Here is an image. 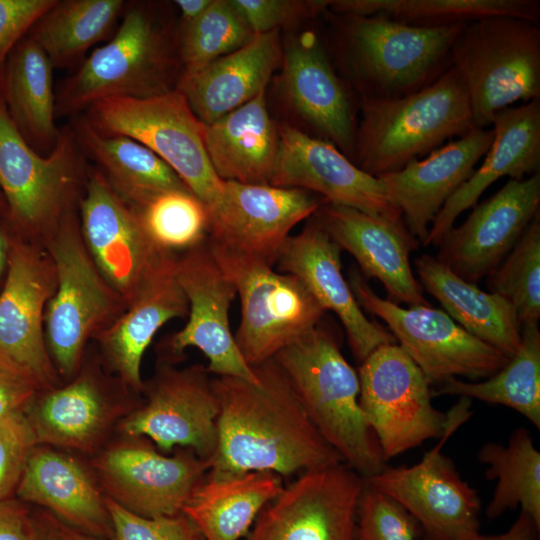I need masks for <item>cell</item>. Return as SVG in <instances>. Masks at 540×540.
I'll return each mask as SVG.
<instances>
[{
  "label": "cell",
  "mask_w": 540,
  "mask_h": 540,
  "mask_svg": "<svg viewBox=\"0 0 540 540\" xmlns=\"http://www.w3.org/2000/svg\"><path fill=\"white\" fill-rule=\"evenodd\" d=\"M253 369L256 381L212 377L219 415L207 475L268 471L289 477L344 463L312 424L275 360Z\"/></svg>",
  "instance_id": "6da1fadb"
},
{
  "label": "cell",
  "mask_w": 540,
  "mask_h": 540,
  "mask_svg": "<svg viewBox=\"0 0 540 540\" xmlns=\"http://www.w3.org/2000/svg\"><path fill=\"white\" fill-rule=\"evenodd\" d=\"M308 418L344 463L362 478L385 468L375 435L359 405L356 370L335 335L320 323L274 358Z\"/></svg>",
  "instance_id": "7a4b0ae2"
},
{
  "label": "cell",
  "mask_w": 540,
  "mask_h": 540,
  "mask_svg": "<svg viewBox=\"0 0 540 540\" xmlns=\"http://www.w3.org/2000/svg\"><path fill=\"white\" fill-rule=\"evenodd\" d=\"M353 163L379 177L474 129L465 85L448 68L434 82L393 99L360 100Z\"/></svg>",
  "instance_id": "3957f363"
},
{
  "label": "cell",
  "mask_w": 540,
  "mask_h": 540,
  "mask_svg": "<svg viewBox=\"0 0 540 540\" xmlns=\"http://www.w3.org/2000/svg\"><path fill=\"white\" fill-rule=\"evenodd\" d=\"M333 14L360 100L398 98L434 82L451 67L452 45L466 25L424 27L381 15Z\"/></svg>",
  "instance_id": "277c9868"
},
{
  "label": "cell",
  "mask_w": 540,
  "mask_h": 540,
  "mask_svg": "<svg viewBox=\"0 0 540 540\" xmlns=\"http://www.w3.org/2000/svg\"><path fill=\"white\" fill-rule=\"evenodd\" d=\"M468 93L474 128L491 127L495 114L517 101L540 99V27L511 16L466 24L450 53Z\"/></svg>",
  "instance_id": "5b68a950"
},
{
  "label": "cell",
  "mask_w": 540,
  "mask_h": 540,
  "mask_svg": "<svg viewBox=\"0 0 540 540\" xmlns=\"http://www.w3.org/2000/svg\"><path fill=\"white\" fill-rule=\"evenodd\" d=\"M174 59L167 34L145 7H125L114 35L61 84L56 117L74 116L110 98H148L172 91Z\"/></svg>",
  "instance_id": "8992f818"
},
{
  "label": "cell",
  "mask_w": 540,
  "mask_h": 540,
  "mask_svg": "<svg viewBox=\"0 0 540 540\" xmlns=\"http://www.w3.org/2000/svg\"><path fill=\"white\" fill-rule=\"evenodd\" d=\"M207 243L239 294L241 321L234 337L249 366L273 359L320 323L325 310L299 278L220 242Z\"/></svg>",
  "instance_id": "52a82bcc"
},
{
  "label": "cell",
  "mask_w": 540,
  "mask_h": 540,
  "mask_svg": "<svg viewBox=\"0 0 540 540\" xmlns=\"http://www.w3.org/2000/svg\"><path fill=\"white\" fill-rule=\"evenodd\" d=\"M99 132L124 135L165 161L210 210L224 181L215 173L203 142V123L178 89L148 98H110L86 110Z\"/></svg>",
  "instance_id": "ba28073f"
},
{
  "label": "cell",
  "mask_w": 540,
  "mask_h": 540,
  "mask_svg": "<svg viewBox=\"0 0 540 540\" xmlns=\"http://www.w3.org/2000/svg\"><path fill=\"white\" fill-rule=\"evenodd\" d=\"M72 128L60 130L48 155L31 148L0 107V192L6 220L18 235H51L64 216L82 168Z\"/></svg>",
  "instance_id": "9c48e42d"
},
{
  "label": "cell",
  "mask_w": 540,
  "mask_h": 540,
  "mask_svg": "<svg viewBox=\"0 0 540 540\" xmlns=\"http://www.w3.org/2000/svg\"><path fill=\"white\" fill-rule=\"evenodd\" d=\"M347 281L359 306L388 325L397 344L417 364L430 385H440L456 376L488 378L510 360L468 333L443 310L431 305L403 308L381 298L356 266L350 268Z\"/></svg>",
  "instance_id": "30bf717a"
},
{
  "label": "cell",
  "mask_w": 540,
  "mask_h": 540,
  "mask_svg": "<svg viewBox=\"0 0 540 540\" xmlns=\"http://www.w3.org/2000/svg\"><path fill=\"white\" fill-rule=\"evenodd\" d=\"M357 373L359 405L385 461L447 430L451 410L434 408L428 380L397 343L376 348Z\"/></svg>",
  "instance_id": "8fae6325"
},
{
  "label": "cell",
  "mask_w": 540,
  "mask_h": 540,
  "mask_svg": "<svg viewBox=\"0 0 540 540\" xmlns=\"http://www.w3.org/2000/svg\"><path fill=\"white\" fill-rule=\"evenodd\" d=\"M49 237L56 286L45 312V339L58 372L71 377L88 338L115 311L118 296L92 261L71 211Z\"/></svg>",
  "instance_id": "7c38bea8"
},
{
  "label": "cell",
  "mask_w": 540,
  "mask_h": 540,
  "mask_svg": "<svg viewBox=\"0 0 540 540\" xmlns=\"http://www.w3.org/2000/svg\"><path fill=\"white\" fill-rule=\"evenodd\" d=\"M471 401L460 398L439 443L412 466L384 468L364 478L402 505L416 520L425 540H470L479 533L480 500L461 479L453 462L441 453L452 433L471 415Z\"/></svg>",
  "instance_id": "4fadbf2b"
},
{
  "label": "cell",
  "mask_w": 540,
  "mask_h": 540,
  "mask_svg": "<svg viewBox=\"0 0 540 540\" xmlns=\"http://www.w3.org/2000/svg\"><path fill=\"white\" fill-rule=\"evenodd\" d=\"M105 496L143 517L173 516L205 479L209 461L190 448L164 455L145 437H127L104 449L93 461Z\"/></svg>",
  "instance_id": "5bb4252c"
},
{
  "label": "cell",
  "mask_w": 540,
  "mask_h": 540,
  "mask_svg": "<svg viewBox=\"0 0 540 540\" xmlns=\"http://www.w3.org/2000/svg\"><path fill=\"white\" fill-rule=\"evenodd\" d=\"M144 389L145 403L120 421L121 433L145 437L162 452L190 448L209 461L217 446L219 403L207 367L162 365Z\"/></svg>",
  "instance_id": "9a60e30c"
},
{
  "label": "cell",
  "mask_w": 540,
  "mask_h": 540,
  "mask_svg": "<svg viewBox=\"0 0 540 540\" xmlns=\"http://www.w3.org/2000/svg\"><path fill=\"white\" fill-rule=\"evenodd\" d=\"M362 486L345 463L301 473L264 506L246 540H355Z\"/></svg>",
  "instance_id": "2e32d148"
},
{
  "label": "cell",
  "mask_w": 540,
  "mask_h": 540,
  "mask_svg": "<svg viewBox=\"0 0 540 540\" xmlns=\"http://www.w3.org/2000/svg\"><path fill=\"white\" fill-rule=\"evenodd\" d=\"M85 188L80 201L83 242L102 278L128 305L169 252L154 245L136 212L99 170L88 174Z\"/></svg>",
  "instance_id": "e0dca14e"
},
{
  "label": "cell",
  "mask_w": 540,
  "mask_h": 540,
  "mask_svg": "<svg viewBox=\"0 0 540 540\" xmlns=\"http://www.w3.org/2000/svg\"><path fill=\"white\" fill-rule=\"evenodd\" d=\"M56 286L53 264L16 234L0 291V356L30 374L42 390L55 387L57 372L46 346L44 307Z\"/></svg>",
  "instance_id": "ac0fdd59"
},
{
  "label": "cell",
  "mask_w": 540,
  "mask_h": 540,
  "mask_svg": "<svg viewBox=\"0 0 540 540\" xmlns=\"http://www.w3.org/2000/svg\"><path fill=\"white\" fill-rule=\"evenodd\" d=\"M176 276L188 301V321L167 341L168 354L180 357L187 347H196L207 357L210 374L256 381L230 329L229 310L236 289L207 241L177 259Z\"/></svg>",
  "instance_id": "d6986e66"
},
{
  "label": "cell",
  "mask_w": 540,
  "mask_h": 540,
  "mask_svg": "<svg viewBox=\"0 0 540 540\" xmlns=\"http://www.w3.org/2000/svg\"><path fill=\"white\" fill-rule=\"evenodd\" d=\"M472 209L461 225L443 236L435 258L461 279L477 284L501 264L540 213V172L509 179Z\"/></svg>",
  "instance_id": "ffe728a7"
},
{
  "label": "cell",
  "mask_w": 540,
  "mask_h": 540,
  "mask_svg": "<svg viewBox=\"0 0 540 540\" xmlns=\"http://www.w3.org/2000/svg\"><path fill=\"white\" fill-rule=\"evenodd\" d=\"M326 202L302 189L224 181L209 239L273 266L292 228Z\"/></svg>",
  "instance_id": "44dd1931"
},
{
  "label": "cell",
  "mask_w": 540,
  "mask_h": 540,
  "mask_svg": "<svg viewBox=\"0 0 540 540\" xmlns=\"http://www.w3.org/2000/svg\"><path fill=\"white\" fill-rule=\"evenodd\" d=\"M270 185L320 194L328 203L403 220L377 177L356 166L332 143L282 125Z\"/></svg>",
  "instance_id": "7402d4cb"
},
{
  "label": "cell",
  "mask_w": 540,
  "mask_h": 540,
  "mask_svg": "<svg viewBox=\"0 0 540 540\" xmlns=\"http://www.w3.org/2000/svg\"><path fill=\"white\" fill-rule=\"evenodd\" d=\"M314 215L340 249L356 259L361 272L382 283L388 300L408 306L431 305L410 265V254L420 241L403 220L328 202Z\"/></svg>",
  "instance_id": "603a6c76"
},
{
  "label": "cell",
  "mask_w": 540,
  "mask_h": 540,
  "mask_svg": "<svg viewBox=\"0 0 540 540\" xmlns=\"http://www.w3.org/2000/svg\"><path fill=\"white\" fill-rule=\"evenodd\" d=\"M340 252L313 214L300 233L287 239L276 263L280 272L299 278L325 311L337 315L353 356L361 363L376 348L397 341L364 314L342 274Z\"/></svg>",
  "instance_id": "cb8c5ba5"
},
{
  "label": "cell",
  "mask_w": 540,
  "mask_h": 540,
  "mask_svg": "<svg viewBox=\"0 0 540 540\" xmlns=\"http://www.w3.org/2000/svg\"><path fill=\"white\" fill-rule=\"evenodd\" d=\"M493 139L492 128H474L402 169L381 175L391 202L421 243L446 201L470 177Z\"/></svg>",
  "instance_id": "d4e9b609"
},
{
  "label": "cell",
  "mask_w": 540,
  "mask_h": 540,
  "mask_svg": "<svg viewBox=\"0 0 540 540\" xmlns=\"http://www.w3.org/2000/svg\"><path fill=\"white\" fill-rule=\"evenodd\" d=\"M282 76L296 112L353 162L357 129L353 103L316 33L303 32L288 44Z\"/></svg>",
  "instance_id": "484cf974"
},
{
  "label": "cell",
  "mask_w": 540,
  "mask_h": 540,
  "mask_svg": "<svg viewBox=\"0 0 540 540\" xmlns=\"http://www.w3.org/2000/svg\"><path fill=\"white\" fill-rule=\"evenodd\" d=\"M491 128L493 139L482 164L443 205L423 246L437 247L456 219L500 178L521 180L540 172V99L499 111Z\"/></svg>",
  "instance_id": "4316f807"
},
{
  "label": "cell",
  "mask_w": 540,
  "mask_h": 540,
  "mask_svg": "<svg viewBox=\"0 0 540 540\" xmlns=\"http://www.w3.org/2000/svg\"><path fill=\"white\" fill-rule=\"evenodd\" d=\"M15 493L21 501L43 507L75 529L112 539L105 495L90 472L66 453L47 445L34 446Z\"/></svg>",
  "instance_id": "83f0119b"
},
{
  "label": "cell",
  "mask_w": 540,
  "mask_h": 540,
  "mask_svg": "<svg viewBox=\"0 0 540 540\" xmlns=\"http://www.w3.org/2000/svg\"><path fill=\"white\" fill-rule=\"evenodd\" d=\"M176 261L169 253L142 284L124 314L99 336L109 364L136 392L144 389L141 363L153 337L169 320L188 314V301L176 276Z\"/></svg>",
  "instance_id": "f1b7e54d"
},
{
  "label": "cell",
  "mask_w": 540,
  "mask_h": 540,
  "mask_svg": "<svg viewBox=\"0 0 540 540\" xmlns=\"http://www.w3.org/2000/svg\"><path fill=\"white\" fill-rule=\"evenodd\" d=\"M282 58L278 30L255 34L249 42L181 78L177 88L203 124H210L265 91Z\"/></svg>",
  "instance_id": "f546056e"
},
{
  "label": "cell",
  "mask_w": 540,
  "mask_h": 540,
  "mask_svg": "<svg viewBox=\"0 0 540 540\" xmlns=\"http://www.w3.org/2000/svg\"><path fill=\"white\" fill-rule=\"evenodd\" d=\"M37 394L24 413L37 445L93 452L118 414V407L90 374Z\"/></svg>",
  "instance_id": "4dcf8cb0"
},
{
  "label": "cell",
  "mask_w": 540,
  "mask_h": 540,
  "mask_svg": "<svg viewBox=\"0 0 540 540\" xmlns=\"http://www.w3.org/2000/svg\"><path fill=\"white\" fill-rule=\"evenodd\" d=\"M203 142L221 180L270 185L278 133L268 114L265 91L216 121L203 124Z\"/></svg>",
  "instance_id": "1f68e13d"
},
{
  "label": "cell",
  "mask_w": 540,
  "mask_h": 540,
  "mask_svg": "<svg viewBox=\"0 0 540 540\" xmlns=\"http://www.w3.org/2000/svg\"><path fill=\"white\" fill-rule=\"evenodd\" d=\"M419 283L464 330L511 358L521 343V324L513 306L498 294L485 292L423 254L415 262Z\"/></svg>",
  "instance_id": "d6a6232c"
},
{
  "label": "cell",
  "mask_w": 540,
  "mask_h": 540,
  "mask_svg": "<svg viewBox=\"0 0 540 540\" xmlns=\"http://www.w3.org/2000/svg\"><path fill=\"white\" fill-rule=\"evenodd\" d=\"M53 69L46 53L26 35L0 72L8 116L28 145L41 155L52 151L60 133L55 123Z\"/></svg>",
  "instance_id": "836d02e7"
},
{
  "label": "cell",
  "mask_w": 540,
  "mask_h": 540,
  "mask_svg": "<svg viewBox=\"0 0 540 540\" xmlns=\"http://www.w3.org/2000/svg\"><path fill=\"white\" fill-rule=\"evenodd\" d=\"M72 126L83 155L99 166L111 188L132 209L162 192L189 190L165 161L138 141L101 133L85 116H75Z\"/></svg>",
  "instance_id": "e575fe53"
},
{
  "label": "cell",
  "mask_w": 540,
  "mask_h": 540,
  "mask_svg": "<svg viewBox=\"0 0 540 540\" xmlns=\"http://www.w3.org/2000/svg\"><path fill=\"white\" fill-rule=\"evenodd\" d=\"M283 487L282 477L268 471L224 477L206 475L182 512L203 540H240L248 535L261 510Z\"/></svg>",
  "instance_id": "d590c367"
},
{
  "label": "cell",
  "mask_w": 540,
  "mask_h": 540,
  "mask_svg": "<svg viewBox=\"0 0 540 540\" xmlns=\"http://www.w3.org/2000/svg\"><path fill=\"white\" fill-rule=\"evenodd\" d=\"M125 7L123 0H56L27 35L54 68L70 67L109 38Z\"/></svg>",
  "instance_id": "8d00e7d4"
},
{
  "label": "cell",
  "mask_w": 540,
  "mask_h": 540,
  "mask_svg": "<svg viewBox=\"0 0 540 540\" xmlns=\"http://www.w3.org/2000/svg\"><path fill=\"white\" fill-rule=\"evenodd\" d=\"M327 9L340 14L381 15L416 26L443 27L491 16H511L538 22V0H328Z\"/></svg>",
  "instance_id": "74e56055"
},
{
  "label": "cell",
  "mask_w": 540,
  "mask_h": 540,
  "mask_svg": "<svg viewBox=\"0 0 540 540\" xmlns=\"http://www.w3.org/2000/svg\"><path fill=\"white\" fill-rule=\"evenodd\" d=\"M432 397L457 395L500 404L516 410L540 429V331L538 324H523L521 343L508 363L486 381L450 378L431 390Z\"/></svg>",
  "instance_id": "f35d334b"
},
{
  "label": "cell",
  "mask_w": 540,
  "mask_h": 540,
  "mask_svg": "<svg viewBox=\"0 0 540 540\" xmlns=\"http://www.w3.org/2000/svg\"><path fill=\"white\" fill-rule=\"evenodd\" d=\"M478 458L489 466L487 478L497 479L486 516L494 519L521 506V510L540 527V452L534 446L529 431L523 427L516 429L506 446L491 442L485 444Z\"/></svg>",
  "instance_id": "ab89813d"
},
{
  "label": "cell",
  "mask_w": 540,
  "mask_h": 540,
  "mask_svg": "<svg viewBox=\"0 0 540 540\" xmlns=\"http://www.w3.org/2000/svg\"><path fill=\"white\" fill-rule=\"evenodd\" d=\"M133 210L150 240L161 251H188L209 238V210L188 189L162 192Z\"/></svg>",
  "instance_id": "60d3db41"
},
{
  "label": "cell",
  "mask_w": 540,
  "mask_h": 540,
  "mask_svg": "<svg viewBox=\"0 0 540 540\" xmlns=\"http://www.w3.org/2000/svg\"><path fill=\"white\" fill-rule=\"evenodd\" d=\"M254 35L232 0H212L199 17L185 24L180 43L181 78L192 76L234 52Z\"/></svg>",
  "instance_id": "b9f144b4"
},
{
  "label": "cell",
  "mask_w": 540,
  "mask_h": 540,
  "mask_svg": "<svg viewBox=\"0 0 540 540\" xmlns=\"http://www.w3.org/2000/svg\"><path fill=\"white\" fill-rule=\"evenodd\" d=\"M487 287L506 299L521 324L540 318V213L501 264L487 276Z\"/></svg>",
  "instance_id": "7bdbcfd3"
},
{
  "label": "cell",
  "mask_w": 540,
  "mask_h": 540,
  "mask_svg": "<svg viewBox=\"0 0 540 540\" xmlns=\"http://www.w3.org/2000/svg\"><path fill=\"white\" fill-rule=\"evenodd\" d=\"M418 527L402 505L363 478L356 511L355 540H416Z\"/></svg>",
  "instance_id": "ee69618b"
},
{
  "label": "cell",
  "mask_w": 540,
  "mask_h": 540,
  "mask_svg": "<svg viewBox=\"0 0 540 540\" xmlns=\"http://www.w3.org/2000/svg\"><path fill=\"white\" fill-rule=\"evenodd\" d=\"M113 536L111 540H203L194 523L183 513L143 517L105 496Z\"/></svg>",
  "instance_id": "f6af8a7d"
},
{
  "label": "cell",
  "mask_w": 540,
  "mask_h": 540,
  "mask_svg": "<svg viewBox=\"0 0 540 540\" xmlns=\"http://www.w3.org/2000/svg\"><path fill=\"white\" fill-rule=\"evenodd\" d=\"M36 445L24 411L0 420V500L11 498L16 492L28 456Z\"/></svg>",
  "instance_id": "bcb514c9"
},
{
  "label": "cell",
  "mask_w": 540,
  "mask_h": 540,
  "mask_svg": "<svg viewBox=\"0 0 540 540\" xmlns=\"http://www.w3.org/2000/svg\"><path fill=\"white\" fill-rule=\"evenodd\" d=\"M232 3L253 33L263 34L323 12L328 0H232Z\"/></svg>",
  "instance_id": "7dc6e473"
},
{
  "label": "cell",
  "mask_w": 540,
  "mask_h": 540,
  "mask_svg": "<svg viewBox=\"0 0 540 540\" xmlns=\"http://www.w3.org/2000/svg\"><path fill=\"white\" fill-rule=\"evenodd\" d=\"M56 0H0V72L15 46Z\"/></svg>",
  "instance_id": "c3c4849f"
},
{
  "label": "cell",
  "mask_w": 540,
  "mask_h": 540,
  "mask_svg": "<svg viewBox=\"0 0 540 540\" xmlns=\"http://www.w3.org/2000/svg\"><path fill=\"white\" fill-rule=\"evenodd\" d=\"M39 391L30 374L0 356V420L25 411Z\"/></svg>",
  "instance_id": "681fc988"
},
{
  "label": "cell",
  "mask_w": 540,
  "mask_h": 540,
  "mask_svg": "<svg viewBox=\"0 0 540 540\" xmlns=\"http://www.w3.org/2000/svg\"><path fill=\"white\" fill-rule=\"evenodd\" d=\"M0 540H35L33 513L20 499L0 500Z\"/></svg>",
  "instance_id": "f907efd6"
},
{
  "label": "cell",
  "mask_w": 540,
  "mask_h": 540,
  "mask_svg": "<svg viewBox=\"0 0 540 540\" xmlns=\"http://www.w3.org/2000/svg\"><path fill=\"white\" fill-rule=\"evenodd\" d=\"M35 540H106L84 533L46 510L33 513Z\"/></svg>",
  "instance_id": "816d5d0a"
},
{
  "label": "cell",
  "mask_w": 540,
  "mask_h": 540,
  "mask_svg": "<svg viewBox=\"0 0 540 540\" xmlns=\"http://www.w3.org/2000/svg\"><path fill=\"white\" fill-rule=\"evenodd\" d=\"M539 531L540 527L533 518L521 510L516 521L506 532L497 535L478 533L470 540H538Z\"/></svg>",
  "instance_id": "f5cc1de1"
},
{
  "label": "cell",
  "mask_w": 540,
  "mask_h": 540,
  "mask_svg": "<svg viewBox=\"0 0 540 540\" xmlns=\"http://www.w3.org/2000/svg\"><path fill=\"white\" fill-rule=\"evenodd\" d=\"M212 0H176L175 5L179 8L185 24L199 17L211 4Z\"/></svg>",
  "instance_id": "db71d44e"
},
{
  "label": "cell",
  "mask_w": 540,
  "mask_h": 540,
  "mask_svg": "<svg viewBox=\"0 0 540 540\" xmlns=\"http://www.w3.org/2000/svg\"><path fill=\"white\" fill-rule=\"evenodd\" d=\"M9 239L10 233L0 226V282L4 280L7 270Z\"/></svg>",
  "instance_id": "11a10c76"
},
{
  "label": "cell",
  "mask_w": 540,
  "mask_h": 540,
  "mask_svg": "<svg viewBox=\"0 0 540 540\" xmlns=\"http://www.w3.org/2000/svg\"><path fill=\"white\" fill-rule=\"evenodd\" d=\"M0 215L6 219L7 207L2 193L0 192Z\"/></svg>",
  "instance_id": "9f6ffc18"
},
{
  "label": "cell",
  "mask_w": 540,
  "mask_h": 540,
  "mask_svg": "<svg viewBox=\"0 0 540 540\" xmlns=\"http://www.w3.org/2000/svg\"><path fill=\"white\" fill-rule=\"evenodd\" d=\"M4 106V100H3V94H2V87L0 83V107Z\"/></svg>",
  "instance_id": "6f0895ef"
}]
</instances>
